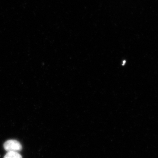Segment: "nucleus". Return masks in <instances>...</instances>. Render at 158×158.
<instances>
[{
  "label": "nucleus",
  "instance_id": "nucleus-1",
  "mask_svg": "<svg viewBox=\"0 0 158 158\" xmlns=\"http://www.w3.org/2000/svg\"><path fill=\"white\" fill-rule=\"evenodd\" d=\"M4 148L7 152L20 151L22 149L21 144L18 141L15 140H9L5 142Z\"/></svg>",
  "mask_w": 158,
  "mask_h": 158
},
{
  "label": "nucleus",
  "instance_id": "nucleus-2",
  "mask_svg": "<svg viewBox=\"0 0 158 158\" xmlns=\"http://www.w3.org/2000/svg\"><path fill=\"white\" fill-rule=\"evenodd\" d=\"M4 158H22V156L16 152H8Z\"/></svg>",
  "mask_w": 158,
  "mask_h": 158
}]
</instances>
